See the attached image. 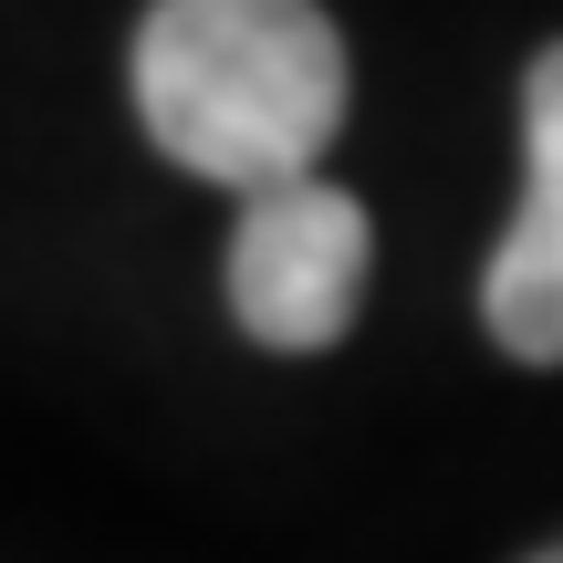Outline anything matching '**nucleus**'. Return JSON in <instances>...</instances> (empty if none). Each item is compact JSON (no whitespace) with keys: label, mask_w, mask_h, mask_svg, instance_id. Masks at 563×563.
Here are the masks:
<instances>
[{"label":"nucleus","mask_w":563,"mask_h":563,"mask_svg":"<svg viewBox=\"0 0 563 563\" xmlns=\"http://www.w3.org/2000/svg\"><path fill=\"white\" fill-rule=\"evenodd\" d=\"M522 136H532V209L490 251L481 313L501 334V355L553 365L563 355V74L553 63H532V84H522Z\"/></svg>","instance_id":"3"},{"label":"nucleus","mask_w":563,"mask_h":563,"mask_svg":"<svg viewBox=\"0 0 563 563\" xmlns=\"http://www.w3.org/2000/svg\"><path fill=\"white\" fill-rule=\"evenodd\" d=\"M355 63L323 0H157L136 32V115L188 178L272 188L323 167Z\"/></svg>","instance_id":"1"},{"label":"nucleus","mask_w":563,"mask_h":563,"mask_svg":"<svg viewBox=\"0 0 563 563\" xmlns=\"http://www.w3.org/2000/svg\"><path fill=\"white\" fill-rule=\"evenodd\" d=\"M522 563H563V553H522Z\"/></svg>","instance_id":"4"},{"label":"nucleus","mask_w":563,"mask_h":563,"mask_svg":"<svg viewBox=\"0 0 563 563\" xmlns=\"http://www.w3.org/2000/svg\"><path fill=\"white\" fill-rule=\"evenodd\" d=\"M376 262V220L344 199L334 178H272L241 188V241H230V313L272 355H323L344 344Z\"/></svg>","instance_id":"2"}]
</instances>
